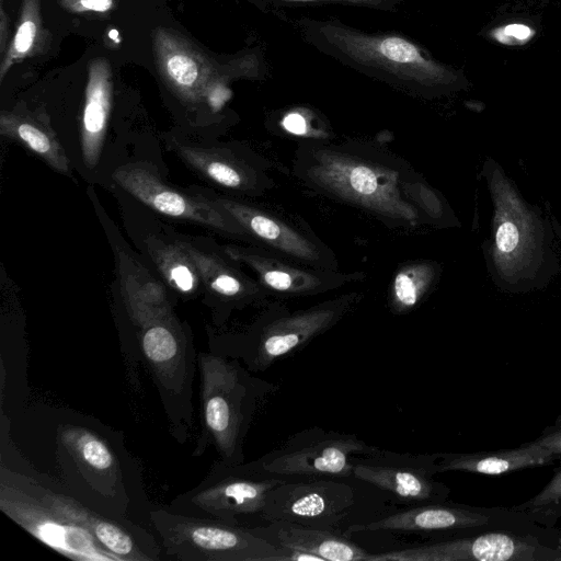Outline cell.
Returning <instances> with one entry per match:
<instances>
[{
	"label": "cell",
	"mask_w": 561,
	"mask_h": 561,
	"mask_svg": "<svg viewBox=\"0 0 561 561\" xmlns=\"http://www.w3.org/2000/svg\"><path fill=\"white\" fill-rule=\"evenodd\" d=\"M381 54L397 62H415L421 60L417 49L409 42L399 37H388L380 44Z\"/></svg>",
	"instance_id": "f546056e"
},
{
	"label": "cell",
	"mask_w": 561,
	"mask_h": 561,
	"mask_svg": "<svg viewBox=\"0 0 561 561\" xmlns=\"http://www.w3.org/2000/svg\"><path fill=\"white\" fill-rule=\"evenodd\" d=\"M481 174L492 203L491 233L482 242L491 280L508 294L546 288L561 270L550 220L492 157L484 160Z\"/></svg>",
	"instance_id": "7a4b0ae2"
},
{
	"label": "cell",
	"mask_w": 561,
	"mask_h": 561,
	"mask_svg": "<svg viewBox=\"0 0 561 561\" xmlns=\"http://www.w3.org/2000/svg\"><path fill=\"white\" fill-rule=\"evenodd\" d=\"M25 412L37 421L44 447L51 450L50 477L65 491L99 512L149 525L153 505L142 466L126 448L123 431L71 409L41 404Z\"/></svg>",
	"instance_id": "6da1fadb"
},
{
	"label": "cell",
	"mask_w": 561,
	"mask_h": 561,
	"mask_svg": "<svg viewBox=\"0 0 561 561\" xmlns=\"http://www.w3.org/2000/svg\"><path fill=\"white\" fill-rule=\"evenodd\" d=\"M42 36L41 0H22L21 13L12 37L0 64L2 82L11 67L32 55Z\"/></svg>",
	"instance_id": "f1b7e54d"
},
{
	"label": "cell",
	"mask_w": 561,
	"mask_h": 561,
	"mask_svg": "<svg viewBox=\"0 0 561 561\" xmlns=\"http://www.w3.org/2000/svg\"><path fill=\"white\" fill-rule=\"evenodd\" d=\"M379 449L356 434L313 426L290 435L249 466L263 474L285 479H339L353 476L357 459Z\"/></svg>",
	"instance_id": "9c48e42d"
},
{
	"label": "cell",
	"mask_w": 561,
	"mask_h": 561,
	"mask_svg": "<svg viewBox=\"0 0 561 561\" xmlns=\"http://www.w3.org/2000/svg\"><path fill=\"white\" fill-rule=\"evenodd\" d=\"M282 125H283L284 129L291 135L300 136V137H302V136H308V137L314 136L316 137L314 133L309 129L307 119L300 113L293 112V113L287 114L284 117Z\"/></svg>",
	"instance_id": "836d02e7"
},
{
	"label": "cell",
	"mask_w": 561,
	"mask_h": 561,
	"mask_svg": "<svg viewBox=\"0 0 561 561\" xmlns=\"http://www.w3.org/2000/svg\"><path fill=\"white\" fill-rule=\"evenodd\" d=\"M152 49L165 84L184 102H203L215 80V68L205 53L176 31L157 27Z\"/></svg>",
	"instance_id": "ac0fdd59"
},
{
	"label": "cell",
	"mask_w": 561,
	"mask_h": 561,
	"mask_svg": "<svg viewBox=\"0 0 561 561\" xmlns=\"http://www.w3.org/2000/svg\"><path fill=\"white\" fill-rule=\"evenodd\" d=\"M0 20H1V22H0V54L2 57L7 50L5 46H7V41L9 39V28H8L9 21L4 13L3 5H1Z\"/></svg>",
	"instance_id": "d590c367"
},
{
	"label": "cell",
	"mask_w": 561,
	"mask_h": 561,
	"mask_svg": "<svg viewBox=\"0 0 561 561\" xmlns=\"http://www.w3.org/2000/svg\"><path fill=\"white\" fill-rule=\"evenodd\" d=\"M559 503H561V469L543 490L526 504V507L537 510Z\"/></svg>",
	"instance_id": "4dcf8cb0"
},
{
	"label": "cell",
	"mask_w": 561,
	"mask_h": 561,
	"mask_svg": "<svg viewBox=\"0 0 561 561\" xmlns=\"http://www.w3.org/2000/svg\"><path fill=\"white\" fill-rule=\"evenodd\" d=\"M435 454H398L380 448L358 458L353 476L408 503H439L449 489L435 480Z\"/></svg>",
	"instance_id": "2e32d148"
},
{
	"label": "cell",
	"mask_w": 561,
	"mask_h": 561,
	"mask_svg": "<svg viewBox=\"0 0 561 561\" xmlns=\"http://www.w3.org/2000/svg\"><path fill=\"white\" fill-rule=\"evenodd\" d=\"M530 444L545 448L557 457L561 456V427L545 434Z\"/></svg>",
	"instance_id": "e575fe53"
},
{
	"label": "cell",
	"mask_w": 561,
	"mask_h": 561,
	"mask_svg": "<svg viewBox=\"0 0 561 561\" xmlns=\"http://www.w3.org/2000/svg\"><path fill=\"white\" fill-rule=\"evenodd\" d=\"M0 510L44 545L75 560L117 561L90 531L46 503L24 473L0 463Z\"/></svg>",
	"instance_id": "30bf717a"
},
{
	"label": "cell",
	"mask_w": 561,
	"mask_h": 561,
	"mask_svg": "<svg viewBox=\"0 0 561 561\" xmlns=\"http://www.w3.org/2000/svg\"><path fill=\"white\" fill-rule=\"evenodd\" d=\"M114 181L135 198L169 217L190 220L250 240L245 230L210 197L192 196L169 186L156 170L146 164H126L113 173Z\"/></svg>",
	"instance_id": "5bb4252c"
},
{
	"label": "cell",
	"mask_w": 561,
	"mask_h": 561,
	"mask_svg": "<svg viewBox=\"0 0 561 561\" xmlns=\"http://www.w3.org/2000/svg\"><path fill=\"white\" fill-rule=\"evenodd\" d=\"M122 293L135 327L173 311L163 287L130 262L121 259Z\"/></svg>",
	"instance_id": "4316f807"
},
{
	"label": "cell",
	"mask_w": 561,
	"mask_h": 561,
	"mask_svg": "<svg viewBox=\"0 0 561 561\" xmlns=\"http://www.w3.org/2000/svg\"><path fill=\"white\" fill-rule=\"evenodd\" d=\"M354 505V489L337 478L284 479L270 490L261 518L336 530Z\"/></svg>",
	"instance_id": "7c38bea8"
},
{
	"label": "cell",
	"mask_w": 561,
	"mask_h": 561,
	"mask_svg": "<svg viewBox=\"0 0 561 561\" xmlns=\"http://www.w3.org/2000/svg\"><path fill=\"white\" fill-rule=\"evenodd\" d=\"M149 527L159 540L163 560L280 561V549L251 527L154 505L149 512Z\"/></svg>",
	"instance_id": "52a82bcc"
},
{
	"label": "cell",
	"mask_w": 561,
	"mask_h": 561,
	"mask_svg": "<svg viewBox=\"0 0 561 561\" xmlns=\"http://www.w3.org/2000/svg\"><path fill=\"white\" fill-rule=\"evenodd\" d=\"M537 553L535 546L519 537L489 533L371 553L369 561H533Z\"/></svg>",
	"instance_id": "e0dca14e"
},
{
	"label": "cell",
	"mask_w": 561,
	"mask_h": 561,
	"mask_svg": "<svg viewBox=\"0 0 561 561\" xmlns=\"http://www.w3.org/2000/svg\"><path fill=\"white\" fill-rule=\"evenodd\" d=\"M59 3L66 11L72 13H105L115 7L114 0H59Z\"/></svg>",
	"instance_id": "1f68e13d"
},
{
	"label": "cell",
	"mask_w": 561,
	"mask_h": 561,
	"mask_svg": "<svg viewBox=\"0 0 561 561\" xmlns=\"http://www.w3.org/2000/svg\"><path fill=\"white\" fill-rule=\"evenodd\" d=\"M108 37L115 41V43H119L118 33L116 30H111L108 32Z\"/></svg>",
	"instance_id": "8d00e7d4"
},
{
	"label": "cell",
	"mask_w": 561,
	"mask_h": 561,
	"mask_svg": "<svg viewBox=\"0 0 561 561\" xmlns=\"http://www.w3.org/2000/svg\"><path fill=\"white\" fill-rule=\"evenodd\" d=\"M363 298V293L350 291L296 311L282 300L268 301L244 331L211 335L210 352L236 358L252 373L265 371L336 325Z\"/></svg>",
	"instance_id": "5b68a950"
},
{
	"label": "cell",
	"mask_w": 561,
	"mask_h": 561,
	"mask_svg": "<svg viewBox=\"0 0 561 561\" xmlns=\"http://www.w3.org/2000/svg\"><path fill=\"white\" fill-rule=\"evenodd\" d=\"M0 134L23 145L57 172L69 173L70 165L65 149L44 114L2 111Z\"/></svg>",
	"instance_id": "d4e9b609"
},
{
	"label": "cell",
	"mask_w": 561,
	"mask_h": 561,
	"mask_svg": "<svg viewBox=\"0 0 561 561\" xmlns=\"http://www.w3.org/2000/svg\"><path fill=\"white\" fill-rule=\"evenodd\" d=\"M489 517L468 507L439 503L415 504L387 516L358 523L346 529L347 536L357 533H434L480 527Z\"/></svg>",
	"instance_id": "ffe728a7"
},
{
	"label": "cell",
	"mask_w": 561,
	"mask_h": 561,
	"mask_svg": "<svg viewBox=\"0 0 561 561\" xmlns=\"http://www.w3.org/2000/svg\"><path fill=\"white\" fill-rule=\"evenodd\" d=\"M113 103V75L107 59H92L88 67L80 117V144L84 164L93 169L100 159Z\"/></svg>",
	"instance_id": "7402d4cb"
},
{
	"label": "cell",
	"mask_w": 561,
	"mask_h": 561,
	"mask_svg": "<svg viewBox=\"0 0 561 561\" xmlns=\"http://www.w3.org/2000/svg\"><path fill=\"white\" fill-rule=\"evenodd\" d=\"M210 198L245 230L256 245L304 265L339 271L335 254L310 232H304L278 215L254 205L221 196Z\"/></svg>",
	"instance_id": "9a60e30c"
},
{
	"label": "cell",
	"mask_w": 561,
	"mask_h": 561,
	"mask_svg": "<svg viewBox=\"0 0 561 561\" xmlns=\"http://www.w3.org/2000/svg\"><path fill=\"white\" fill-rule=\"evenodd\" d=\"M293 173L312 190L387 221L415 226L420 220L419 209L407 194L410 181L376 153L311 141L297 150Z\"/></svg>",
	"instance_id": "3957f363"
},
{
	"label": "cell",
	"mask_w": 561,
	"mask_h": 561,
	"mask_svg": "<svg viewBox=\"0 0 561 561\" xmlns=\"http://www.w3.org/2000/svg\"><path fill=\"white\" fill-rule=\"evenodd\" d=\"M284 479L257 472L249 463L228 465L218 459L198 484L176 495L167 507L187 516L251 527L253 519H262L270 490Z\"/></svg>",
	"instance_id": "ba28073f"
},
{
	"label": "cell",
	"mask_w": 561,
	"mask_h": 561,
	"mask_svg": "<svg viewBox=\"0 0 561 561\" xmlns=\"http://www.w3.org/2000/svg\"><path fill=\"white\" fill-rule=\"evenodd\" d=\"M147 244L152 261L168 285L183 295H191L197 290L202 282L199 272L188 253L178 241L165 243L159 239L150 238Z\"/></svg>",
	"instance_id": "83f0119b"
},
{
	"label": "cell",
	"mask_w": 561,
	"mask_h": 561,
	"mask_svg": "<svg viewBox=\"0 0 561 561\" xmlns=\"http://www.w3.org/2000/svg\"><path fill=\"white\" fill-rule=\"evenodd\" d=\"M199 419L193 456L213 447L228 465L244 462V442L255 415L277 387L254 377L240 360L198 352Z\"/></svg>",
	"instance_id": "277c9868"
},
{
	"label": "cell",
	"mask_w": 561,
	"mask_h": 561,
	"mask_svg": "<svg viewBox=\"0 0 561 561\" xmlns=\"http://www.w3.org/2000/svg\"><path fill=\"white\" fill-rule=\"evenodd\" d=\"M195 263L202 283L228 310L250 305L265 306L270 295L256 280L248 277L225 259L193 244L178 241Z\"/></svg>",
	"instance_id": "603a6c76"
},
{
	"label": "cell",
	"mask_w": 561,
	"mask_h": 561,
	"mask_svg": "<svg viewBox=\"0 0 561 561\" xmlns=\"http://www.w3.org/2000/svg\"><path fill=\"white\" fill-rule=\"evenodd\" d=\"M252 530L276 547L312 553L322 561H369L371 552L334 529H324L285 520L251 526Z\"/></svg>",
	"instance_id": "44dd1931"
},
{
	"label": "cell",
	"mask_w": 561,
	"mask_h": 561,
	"mask_svg": "<svg viewBox=\"0 0 561 561\" xmlns=\"http://www.w3.org/2000/svg\"><path fill=\"white\" fill-rule=\"evenodd\" d=\"M437 473L467 471L480 474H502L514 470L542 466L557 456L533 444L493 453L435 454Z\"/></svg>",
	"instance_id": "cb8c5ba5"
},
{
	"label": "cell",
	"mask_w": 561,
	"mask_h": 561,
	"mask_svg": "<svg viewBox=\"0 0 561 561\" xmlns=\"http://www.w3.org/2000/svg\"><path fill=\"white\" fill-rule=\"evenodd\" d=\"M181 158L208 181L243 195L259 196L276 183L266 161L248 160L228 149L176 146Z\"/></svg>",
	"instance_id": "d6986e66"
},
{
	"label": "cell",
	"mask_w": 561,
	"mask_h": 561,
	"mask_svg": "<svg viewBox=\"0 0 561 561\" xmlns=\"http://www.w3.org/2000/svg\"><path fill=\"white\" fill-rule=\"evenodd\" d=\"M136 328L140 358L157 388L169 433L182 445L195 427L193 383L198 352L192 332L173 311Z\"/></svg>",
	"instance_id": "8992f818"
},
{
	"label": "cell",
	"mask_w": 561,
	"mask_h": 561,
	"mask_svg": "<svg viewBox=\"0 0 561 561\" xmlns=\"http://www.w3.org/2000/svg\"><path fill=\"white\" fill-rule=\"evenodd\" d=\"M11 469L24 473L32 488L46 503L90 531L117 561L163 560L159 540L147 526L90 507L70 495L54 478L39 471L28 459Z\"/></svg>",
	"instance_id": "8fae6325"
},
{
	"label": "cell",
	"mask_w": 561,
	"mask_h": 561,
	"mask_svg": "<svg viewBox=\"0 0 561 561\" xmlns=\"http://www.w3.org/2000/svg\"><path fill=\"white\" fill-rule=\"evenodd\" d=\"M442 266L433 260H417L400 266L389 285L388 307L402 316L420 306L439 280Z\"/></svg>",
	"instance_id": "484cf974"
},
{
	"label": "cell",
	"mask_w": 561,
	"mask_h": 561,
	"mask_svg": "<svg viewBox=\"0 0 561 561\" xmlns=\"http://www.w3.org/2000/svg\"><path fill=\"white\" fill-rule=\"evenodd\" d=\"M533 34V30L527 25L510 24L499 30L495 36L503 43H524L527 42Z\"/></svg>",
	"instance_id": "d6a6232c"
},
{
	"label": "cell",
	"mask_w": 561,
	"mask_h": 561,
	"mask_svg": "<svg viewBox=\"0 0 561 561\" xmlns=\"http://www.w3.org/2000/svg\"><path fill=\"white\" fill-rule=\"evenodd\" d=\"M227 257L251 268L256 280L277 300L322 295L362 282L364 272L343 273L304 265L259 245L224 248Z\"/></svg>",
	"instance_id": "4fadbf2b"
}]
</instances>
